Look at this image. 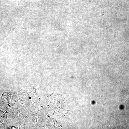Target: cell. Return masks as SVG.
<instances>
[{"mask_svg": "<svg viewBox=\"0 0 129 129\" xmlns=\"http://www.w3.org/2000/svg\"><path fill=\"white\" fill-rule=\"evenodd\" d=\"M53 103L51 108L55 115L62 116L65 115L68 111V104L65 98L59 94L53 95Z\"/></svg>", "mask_w": 129, "mask_h": 129, "instance_id": "obj_1", "label": "cell"}]
</instances>
